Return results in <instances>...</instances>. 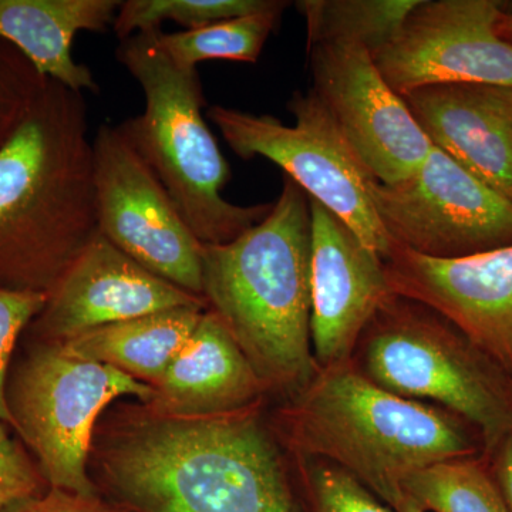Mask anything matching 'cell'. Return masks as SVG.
<instances>
[{
	"label": "cell",
	"instance_id": "obj_1",
	"mask_svg": "<svg viewBox=\"0 0 512 512\" xmlns=\"http://www.w3.org/2000/svg\"><path fill=\"white\" fill-rule=\"evenodd\" d=\"M97 234L86 100L49 79L0 148V286L52 292Z\"/></svg>",
	"mask_w": 512,
	"mask_h": 512
},
{
	"label": "cell",
	"instance_id": "obj_2",
	"mask_svg": "<svg viewBox=\"0 0 512 512\" xmlns=\"http://www.w3.org/2000/svg\"><path fill=\"white\" fill-rule=\"evenodd\" d=\"M103 466L138 512H298L254 407L212 417L150 412L113 440Z\"/></svg>",
	"mask_w": 512,
	"mask_h": 512
},
{
	"label": "cell",
	"instance_id": "obj_3",
	"mask_svg": "<svg viewBox=\"0 0 512 512\" xmlns=\"http://www.w3.org/2000/svg\"><path fill=\"white\" fill-rule=\"evenodd\" d=\"M311 202L289 177L271 211L227 244H202V298L268 392L312 382Z\"/></svg>",
	"mask_w": 512,
	"mask_h": 512
},
{
	"label": "cell",
	"instance_id": "obj_4",
	"mask_svg": "<svg viewBox=\"0 0 512 512\" xmlns=\"http://www.w3.org/2000/svg\"><path fill=\"white\" fill-rule=\"evenodd\" d=\"M293 399L285 423L296 453L342 468L384 503L417 471L483 456L480 434L467 421L387 392L353 360L319 367Z\"/></svg>",
	"mask_w": 512,
	"mask_h": 512
},
{
	"label": "cell",
	"instance_id": "obj_5",
	"mask_svg": "<svg viewBox=\"0 0 512 512\" xmlns=\"http://www.w3.org/2000/svg\"><path fill=\"white\" fill-rule=\"evenodd\" d=\"M160 30L121 40L117 49L146 100L143 113L119 127L195 237L202 244H227L264 220L272 204L242 207L222 197L231 171L202 114L200 77L168 57L158 42Z\"/></svg>",
	"mask_w": 512,
	"mask_h": 512
},
{
	"label": "cell",
	"instance_id": "obj_6",
	"mask_svg": "<svg viewBox=\"0 0 512 512\" xmlns=\"http://www.w3.org/2000/svg\"><path fill=\"white\" fill-rule=\"evenodd\" d=\"M353 363L387 392L441 407L480 434L487 457L512 430V382L447 319L390 296L359 340Z\"/></svg>",
	"mask_w": 512,
	"mask_h": 512
},
{
	"label": "cell",
	"instance_id": "obj_7",
	"mask_svg": "<svg viewBox=\"0 0 512 512\" xmlns=\"http://www.w3.org/2000/svg\"><path fill=\"white\" fill-rule=\"evenodd\" d=\"M153 394L150 384L49 342L23 360L6 389L15 430L47 483L86 497H94L86 466L97 417L117 397L148 403Z\"/></svg>",
	"mask_w": 512,
	"mask_h": 512
},
{
	"label": "cell",
	"instance_id": "obj_8",
	"mask_svg": "<svg viewBox=\"0 0 512 512\" xmlns=\"http://www.w3.org/2000/svg\"><path fill=\"white\" fill-rule=\"evenodd\" d=\"M288 109L295 126L272 116L214 106L208 119L238 157H264L279 165L311 200L340 218L383 261L394 244L369 194L365 173L318 94L295 93Z\"/></svg>",
	"mask_w": 512,
	"mask_h": 512
},
{
	"label": "cell",
	"instance_id": "obj_9",
	"mask_svg": "<svg viewBox=\"0 0 512 512\" xmlns=\"http://www.w3.org/2000/svg\"><path fill=\"white\" fill-rule=\"evenodd\" d=\"M383 228L397 247L436 259L512 245V202L439 148L399 184L369 180Z\"/></svg>",
	"mask_w": 512,
	"mask_h": 512
},
{
	"label": "cell",
	"instance_id": "obj_10",
	"mask_svg": "<svg viewBox=\"0 0 512 512\" xmlns=\"http://www.w3.org/2000/svg\"><path fill=\"white\" fill-rule=\"evenodd\" d=\"M99 232L131 259L202 296V242L119 126L93 140Z\"/></svg>",
	"mask_w": 512,
	"mask_h": 512
},
{
	"label": "cell",
	"instance_id": "obj_11",
	"mask_svg": "<svg viewBox=\"0 0 512 512\" xmlns=\"http://www.w3.org/2000/svg\"><path fill=\"white\" fill-rule=\"evenodd\" d=\"M504 18V3L495 0H420L399 33L372 57L400 97L437 84L512 87V42Z\"/></svg>",
	"mask_w": 512,
	"mask_h": 512
},
{
	"label": "cell",
	"instance_id": "obj_12",
	"mask_svg": "<svg viewBox=\"0 0 512 512\" xmlns=\"http://www.w3.org/2000/svg\"><path fill=\"white\" fill-rule=\"evenodd\" d=\"M309 59L312 90L365 173L384 185L412 177L433 146L372 53L353 43L328 42L309 46Z\"/></svg>",
	"mask_w": 512,
	"mask_h": 512
},
{
	"label": "cell",
	"instance_id": "obj_13",
	"mask_svg": "<svg viewBox=\"0 0 512 512\" xmlns=\"http://www.w3.org/2000/svg\"><path fill=\"white\" fill-rule=\"evenodd\" d=\"M384 266L394 295L439 313L512 382V245L454 259L394 245Z\"/></svg>",
	"mask_w": 512,
	"mask_h": 512
},
{
	"label": "cell",
	"instance_id": "obj_14",
	"mask_svg": "<svg viewBox=\"0 0 512 512\" xmlns=\"http://www.w3.org/2000/svg\"><path fill=\"white\" fill-rule=\"evenodd\" d=\"M311 335L316 365L349 362L393 295L384 261L340 218L311 200Z\"/></svg>",
	"mask_w": 512,
	"mask_h": 512
},
{
	"label": "cell",
	"instance_id": "obj_15",
	"mask_svg": "<svg viewBox=\"0 0 512 512\" xmlns=\"http://www.w3.org/2000/svg\"><path fill=\"white\" fill-rule=\"evenodd\" d=\"M183 306L207 302L151 274L99 232L49 293L35 329L43 342L63 343L101 326Z\"/></svg>",
	"mask_w": 512,
	"mask_h": 512
},
{
	"label": "cell",
	"instance_id": "obj_16",
	"mask_svg": "<svg viewBox=\"0 0 512 512\" xmlns=\"http://www.w3.org/2000/svg\"><path fill=\"white\" fill-rule=\"evenodd\" d=\"M402 99L431 146L512 202L511 86L437 84Z\"/></svg>",
	"mask_w": 512,
	"mask_h": 512
},
{
	"label": "cell",
	"instance_id": "obj_17",
	"mask_svg": "<svg viewBox=\"0 0 512 512\" xmlns=\"http://www.w3.org/2000/svg\"><path fill=\"white\" fill-rule=\"evenodd\" d=\"M151 413L212 417L251 409L268 390L214 312L197 328L153 386Z\"/></svg>",
	"mask_w": 512,
	"mask_h": 512
},
{
	"label": "cell",
	"instance_id": "obj_18",
	"mask_svg": "<svg viewBox=\"0 0 512 512\" xmlns=\"http://www.w3.org/2000/svg\"><path fill=\"white\" fill-rule=\"evenodd\" d=\"M120 0H0V39L19 50L40 76L73 92L99 93L86 64L73 59L74 36L113 28Z\"/></svg>",
	"mask_w": 512,
	"mask_h": 512
},
{
	"label": "cell",
	"instance_id": "obj_19",
	"mask_svg": "<svg viewBox=\"0 0 512 512\" xmlns=\"http://www.w3.org/2000/svg\"><path fill=\"white\" fill-rule=\"evenodd\" d=\"M205 306H183L141 318L111 323L63 342L86 359L114 367L154 386L163 377L198 322Z\"/></svg>",
	"mask_w": 512,
	"mask_h": 512
},
{
	"label": "cell",
	"instance_id": "obj_20",
	"mask_svg": "<svg viewBox=\"0 0 512 512\" xmlns=\"http://www.w3.org/2000/svg\"><path fill=\"white\" fill-rule=\"evenodd\" d=\"M420 0H302L296 8L308 28V46L342 42L370 53L386 46Z\"/></svg>",
	"mask_w": 512,
	"mask_h": 512
},
{
	"label": "cell",
	"instance_id": "obj_21",
	"mask_svg": "<svg viewBox=\"0 0 512 512\" xmlns=\"http://www.w3.org/2000/svg\"><path fill=\"white\" fill-rule=\"evenodd\" d=\"M402 490L426 512H510L483 456L424 468L406 478Z\"/></svg>",
	"mask_w": 512,
	"mask_h": 512
},
{
	"label": "cell",
	"instance_id": "obj_22",
	"mask_svg": "<svg viewBox=\"0 0 512 512\" xmlns=\"http://www.w3.org/2000/svg\"><path fill=\"white\" fill-rule=\"evenodd\" d=\"M285 2H276L274 8L224 20L205 28L184 32H158V42L177 66L197 69V64L211 59L256 63L266 40L278 25Z\"/></svg>",
	"mask_w": 512,
	"mask_h": 512
},
{
	"label": "cell",
	"instance_id": "obj_23",
	"mask_svg": "<svg viewBox=\"0 0 512 512\" xmlns=\"http://www.w3.org/2000/svg\"><path fill=\"white\" fill-rule=\"evenodd\" d=\"M275 5V0H127L121 3L113 30L120 40L160 29L167 20L195 30Z\"/></svg>",
	"mask_w": 512,
	"mask_h": 512
},
{
	"label": "cell",
	"instance_id": "obj_24",
	"mask_svg": "<svg viewBox=\"0 0 512 512\" xmlns=\"http://www.w3.org/2000/svg\"><path fill=\"white\" fill-rule=\"evenodd\" d=\"M47 82L16 47L0 39V148L28 116Z\"/></svg>",
	"mask_w": 512,
	"mask_h": 512
},
{
	"label": "cell",
	"instance_id": "obj_25",
	"mask_svg": "<svg viewBox=\"0 0 512 512\" xmlns=\"http://www.w3.org/2000/svg\"><path fill=\"white\" fill-rule=\"evenodd\" d=\"M309 463V490L315 512H394L342 468L325 461Z\"/></svg>",
	"mask_w": 512,
	"mask_h": 512
},
{
	"label": "cell",
	"instance_id": "obj_26",
	"mask_svg": "<svg viewBox=\"0 0 512 512\" xmlns=\"http://www.w3.org/2000/svg\"><path fill=\"white\" fill-rule=\"evenodd\" d=\"M49 293L16 291L0 286V421L15 429L6 389L13 350L20 333L45 309Z\"/></svg>",
	"mask_w": 512,
	"mask_h": 512
},
{
	"label": "cell",
	"instance_id": "obj_27",
	"mask_svg": "<svg viewBox=\"0 0 512 512\" xmlns=\"http://www.w3.org/2000/svg\"><path fill=\"white\" fill-rule=\"evenodd\" d=\"M43 480L40 468L0 421V510L37 497Z\"/></svg>",
	"mask_w": 512,
	"mask_h": 512
},
{
	"label": "cell",
	"instance_id": "obj_28",
	"mask_svg": "<svg viewBox=\"0 0 512 512\" xmlns=\"http://www.w3.org/2000/svg\"><path fill=\"white\" fill-rule=\"evenodd\" d=\"M6 512H116L96 497H86L53 488L45 495L29 498L9 507Z\"/></svg>",
	"mask_w": 512,
	"mask_h": 512
},
{
	"label": "cell",
	"instance_id": "obj_29",
	"mask_svg": "<svg viewBox=\"0 0 512 512\" xmlns=\"http://www.w3.org/2000/svg\"><path fill=\"white\" fill-rule=\"evenodd\" d=\"M485 458H487L491 473L503 493L508 510L512 512V430Z\"/></svg>",
	"mask_w": 512,
	"mask_h": 512
},
{
	"label": "cell",
	"instance_id": "obj_30",
	"mask_svg": "<svg viewBox=\"0 0 512 512\" xmlns=\"http://www.w3.org/2000/svg\"><path fill=\"white\" fill-rule=\"evenodd\" d=\"M386 504H389L394 512H426L416 501L412 500L409 495L404 493L403 490L396 491V493L386 501Z\"/></svg>",
	"mask_w": 512,
	"mask_h": 512
},
{
	"label": "cell",
	"instance_id": "obj_31",
	"mask_svg": "<svg viewBox=\"0 0 512 512\" xmlns=\"http://www.w3.org/2000/svg\"><path fill=\"white\" fill-rule=\"evenodd\" d=\"M503 30L505 35H507L508 39L512 42V18L505 13V18L503 22Z\"/></svg>",
	"mask_w": 512,
	"mask_h": 512
},
{
	"label": "cell",
	"instance_id": "obj_32",
	"mask_svg": "<svg viewBox=\"0 0 512 512\" xmlns=\"http://www.w3.org/2000/svg\"><path fill=\"white\" fill-rule=\"evenodd\" d=\"M504 10H505V13H507V15L511 16V18H512V5L511 6H505V3H504Z\"/></svg>",
	"mask_w": 512,
	"mask_h": 512
}]
</instances>
